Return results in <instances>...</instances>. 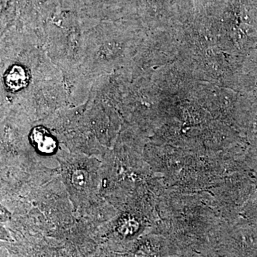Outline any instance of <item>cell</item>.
<instances>
[{
  "instance_id": "obj_2",
  "label": "cell",
  "mask_w": 257,
  "mask_h": 257,
  "mask_svg": "<svg viewBox=\"0 0 257 257\" xmlns=\"http://www.w3.org/2000/svg\"><path fill=\"white\" fill-rule=\"evenodd\" d=\"M29 80L28 74L25 68L15 65L5 76V84L10 90L18 92L26 87Z\"/></svg>"
},
{
  "instance_id": "obj_1",
  "label": "cell",
  "mask_w": 257,
  "mask_h": 257,
  "mask_svg": "<svg viewBox=\"0 0 257 257\" xmlns=\"http://www.w3.org/2000/svg\"><path fill=\"white\" fill-rule=\"evenodd\" d=\"M30 139L34 146L42 153L50 154L55 152L57 142L50 132L42 126H37L32 130Z\"/></svg>"
}]
</instances>
